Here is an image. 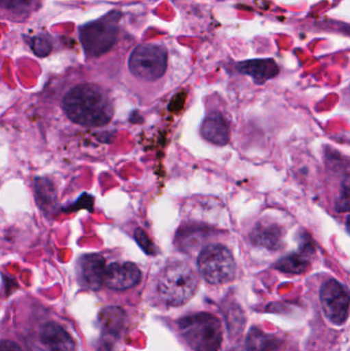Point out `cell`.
Wrapping results in <instances>:
<instances>
[{
    "mask_svg": "<svg viewBox=\"0 0 350 351\" xmlns=\"http://www.w3.org/2000/svg\"><path fill=\"white\" fill-rule=\"evenodd\" d=\"M31 47H32L35 55L41 58L47 57L51 51V43H49L47 39L43 38L41 36L34 37L32 39Z\"/></svg>",
    "mask_w": 350,
    "mask_h": 351,
    "instance_id": "cell-19",
    "label": "cell"
},
{
    "mask_svg": "<svg viewBox=\"0 0 350 351\" xmlns=\"http://www.w3.org/2000/svg\"><path fill=\"white\" fill-rule=\"evenodd\" d=\"M106 270V261L103 256L99 254L82 256L76 264V274L80 287L86 290H100L105 284Z\"/></svg>",
    "mask_w": 350,
    "mask_h": 351,
    "instance_id": "cell-8",
    "label": "cell"
},
{
    "mask_svg": "<svg viewBox=\"0 0 350 351\" xmlns=\"http://www.w3.org/2000/svg\"><path fill=\"white\" fill-rule=\"evenodd\" d=\"M347 230H349L350 232V217H349V219H347Z\"/></svg>",
    "mask_w": 350,
    "mask_h": 351,
    "instance_id": "cell-22",
    "label": "cell"
},
{
    "mask_svg": "<svg viewBox=\"0 0 350 351\" xmlns=\"http://www.w3.org/2000/svg\"><path fill=\"white\" fill-rule=\"evenodd\" d=\"M320 295L327 319L334 325H343L349 315L350 294L347 287L338 280H330L323 285Z\"/></svg>",
    "mask_w": 350,
    "mask_h": 351,
    "instance_id": "cell-7",
    "label": "cell"
},
{
    "mask_svg": "<svg viewBox=\"0 0 350 351\" xmlns=\"http://www.w3.org/2000/svg\"><path fill=\"white\" fill-rule=\"evenodd\" d=\"M335 208L339 213L350 212V176L345 178L341 183L340 194L337 198Z\"/></svg>",
    "mask_w": 350,
    "mask_h": 351,
    "instance_id": "cell-18",
    "label": "cell"
},
{
    "mask_svg": "<svg viewBox=\"0 0 350 351\" xmlns=\"http://www.w3.org/2000/svg\"><path fill=\"white\" fill-rule=\"evenodd\" d=\"M1 351H23L21 350L20 346L18 344L14 343L12 341H4L1 342Z\"/></svg>",
    "mask_w": 350,
    "mask_h": 351,
    "instance_id": "cell-21",
    "label": "cell"
},
{
    "mask_svg": "<svg viewBox=\"0 0 350 351\" xmlns=\"http://www.w3.org/2000/svg\"><path fill=\"white\" fill-rule=\"evenodd\" d=\"M179 330L183 339L195 351H218L223 339L221 323L211 313L183 317L179 321Z\"/></svg>",
    "mask_w": 350,
    "mask_h": 351,
    "instance_id": "cell-3",
    "label": "cell"
},
{
    "mask_svg": "<svg viewBox=\"0 0 350 351\" xmlns=\"http://www.w3.org/2000/svg\"><path fill=\"white\" fill-rule=\"evenodd\" d=\"M63 108L70 121L84 127H103L113 117V106L106 93L96 84L74 86L64 97Z\"/></svg>",
    "mask_w": 350,
    "mask_h": 351,
    "instance_id": "cell-1",
    "label": "cell"
},
{
    "mask_svg": "<svg viewBox=\"0 0 350 351\" xmlns=\"http://www.w3.org/2000/svg\"><path fill=\"white\" fill-rule=\"evenodd\" d=\"M197 286L199 278L193 268L185 262H174L162 270L158 290L166 304L180 306L192 298Z\"/></svg>",
    "mask_w": 350,
    "mask_h": 351,
    "instance_id": "cell-2",
    "label": "cell"
},
{
    "mask_svg": "<svg viewBox=\"0 0 350 351\" xmlns=\"http://www.w3.org/2000/svg\"><path fill=\"white\" fill-rule=\"evenodd\" d=\"M40 340L49 351H75L76 344L69 333L57 323L45 324L40 332Z\"/></svg>",
    "mask_w": 350,
    "mask_h": 351,
    "instance_id": "cell-10",
    "label": "cell"
},
{
    "mask_svg": "<svg viewBox=\"0 0 350 351\" xmlns=\"http://www.w3.org/2000/svg\"><path fill=\"white\" fill-rule=\"evenodd\" d=\"M242 73L248 74L254 78L255 82L263 84L279 74V67L273 60H252L244 62L238 65Z\"/></svg>",
    "mask_w": 350,
    "mask_h": 351,
    "instance_id": "cell-14",
    "label": "cell"
},
{
    "mask_svg": "<svg viewBox=\"0 0 350 351\" xmlns=\"http://www.w3.org/2000/svg\"><path fill=\"white\" fill-rule=\"evenodd\" d=\"M168 55L164 47L156 45H142L136 47L129 60L133 75L144 82H155L164 75Z\"/></svg>",
    "mask_w": 350,
    "mask_h": 351,
    "instance_id": "cell-6",
    "label": "cell"
},
{
    "mask_svg": "<svg viewBox=\"0 0 350 351\" xmlns=\"http://www.w3.org/2000/svg\"><path fill=\"white\" fill-rule=\"evenodd\" d=\"M121 12H111L80 28V40L86 55L99 57L112 49L118 37Z\"/></svg>",
    "mask_w": 350,
    "mask_h": 351,
    "instance_id": "cell-4",
    "label": "cell"
},
{
    "mask_svg": "<svg viewBox=\"0 0 350 351\" xmlns=\"http://www.w3.org/2000/svg\"><path fill=\"white\" fill-rule=\"evenodd\" d=\"M102 334L105 338V344L108 348L110 340L119 337L125 323V313L121 307L112 306L103 309L99 315Z\"/></svg>",
    "mask_w": 350,
    "mask_h": 351,
    "instance_id": "cell-12",
    "label": "cell"
},
{
    "mask_svg": "<svg viewBox=\"0 0 350 351\" xmlns=\"http://www.w3.org/2000/svg\"><path fill=\"white\" fill-rule=\"evenodd\" d=\"M197 265L203 278L211 285L227 284L236 276L234 256L222 245L205 247L199 254Z\"/></svg>",
    "mask_w": 350,
    "mask_h": 351,
    "instance_id": "cell-5",
    "label": "cell"
},
{
    "mask_svg": "<svg viewBox=\"0 0 350 351\" xmlns=\"http://www.w3.org/2000/svg\"><path fill=\"white\" fill-rule=\"evenodd\" d=\"M135 239L136 241H137L138 245H139L146 253L149 254V255H152V254L154 253L153 245H152L150 239H148L145 231L138 228L137 230L135 231Z\"/></svg>",
    "mask_w": 350,
    "mask_h": 351,
    "instance_id": "cell-20",
    "label": "cell"
},
{
    "mask_svg": "<svg viewBox=\"0 0 350 351\" xmlns=\"http://www.w3.org/2000/svg\"><path fill=\"white\" fill-rule=\"evenodd\" d=\"M201 133L203 139L218 146L226 145L230 140L229 125L219 112H212L205 117Z\"/></svg>",
    "mask_w": 350,
    "mask_h": 351,
    "instance_id": "cell-11",
    "label": "cell"
},
{
    "mask_svg": "<svg viewBox=\"0 0 350 351\" xmlns=\"http://www.w3.org/2000/svg\"><path fill=\"white\" fill-rule=\"evenodd\" d=\"M283 230L275 223L259 222L251 233L252 243L271 250H279L282 247Z\"/></svg>",
    "mask_w": 350,
    "mask_h": 351,
    "instance_id": "cell-13",
    "label": "cell"
},
{
    "mask_svg": "<svg viewBox=\"0 0 350 351\" xmlns=\"http://www.w3.org/2000/svg\"><path fill=\"white\" fill-rule=\"evenodd\" d=\"M38 0H1V6L4 10L16 12V14H27L32 12Z\"/></svg>",
    "mask_w": 350,
    "mask_h": 351,
    "instance_id": "cell-17",
    "label": "cell"
},
{
    "mask_svg": "<svg viewBox=\"0 0 350 351\" xmlns=\"http://www.w3.org/2000/svg\"><path fill=\"white\" fill-rule=\"evenodd\" d=\"M282 341L273 335H267L257 328L249 332L246 351H275L281 348Z\"/></svg>",
    "mask_w": 350,
    "mask_h": 351,
    "instance_id": "cell-15",
    "label": "cell"
},
{
    "mask_svg": "<svg viewBox=\"0 0 350 351\" xmlns=\"http://www.w3.org/2000/svg\"><path fill=\"white\" fill-rule=\"evenodd\" d=\"M141 280V271L131 262L112 263L107 266L105 285L109 289L125 291L137 286Z\"/></svg>",
    "mask_w": 350,
    "mask_h": 351,
    "instance_id": "cell-9",
    "label": "cell"
},
{
    "mask_svg": "<svg viewBox=\"0 0 350 351\" xmlns=\"http://www.w3.org/2000/svg\"><path fill=\"white\" fill-rule=\"evenodd\" d=\"M308 254L301 251V254H292L286 256L275 264V268L279 271L290 274H300L308 269L310 262L308 259Z\"/></svg>",
    "mask_w": 350,
    "mask_h": 351,
    "instance_id": "cell-16",
    "label": "cell"
}]
</instances>
